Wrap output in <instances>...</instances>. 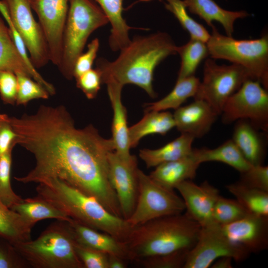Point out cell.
Returning a JSON list of instances; mask_svg holds the SVG:
<instances>
[{"label": "cell", "mask_w": 268, "mask_h": 268, "mask_svg": "<svg viewBox=\"0 0 268 268\" xmlns=\"http://www.w3.org/2000/svg\"><path fill=\"white\" fill-rule=\"evenodd\" d=\"M126 260L113 254H108V268H125L127 265Z\"/></svg>", "instance_id": "bcb514c9"}, {"label": "cell", "mask_w": 268, "mask_h": 268, "mask_svg": "<svg viewBox=\"0 0 268 268\" xmlns=\"http://www.w3.org/2000/svg\"><path fill=\"white\" fill-rule=\"evenodd\" d=\"M16 134L10 122V117L0 114V158L13 145H16Z\"/></svg>", "instance_id": "f6af8a7d"}, {"label": "cell", "mask_w": 268, "mask_h": 268, "mask_svg": "<svg viewBox=\"0 0 268 268\" xmlns=\"http://www.w3.org/2000/svg\"><path fill=\"white\" fill-rule=\"evenodd\" d=\"M189 11L197 15L207 25L212 27V22L220 23L224 28L226 35L232 36L235 21L249 15L245 10L229 11L223 9L213 0H184Z\"/></svg>", "instance_id": "7402d4cb"}, {"label": "cell", "mask_w": 268, "mask_h": 268, "mask_svg": "<svg viewBox=\"0 0 268 268\" xmlns=\"http://www.w3.org/2000/svg\"><path fill=\"white\" fill-rule=\"evenodd\" d=\"M6 4L11 20L22 38L35 68L50 61L47 41L39 24L35 19L29 0H1Z\"/></svg>", "instance_id": "7c38bea8"}, {"label": "cell", "mask_w": 268, "mask_h": 268, "mask_svg": "<svg viewBox=\"0 0 268 268\" xmlns=\"http://www.w3.org/2000/svg\"><path fill=\"white\" fill-rule=\"evenodd\" d=\"M38 196L51 202L77 222L126 242L132 227L109 212L98 200L56 178L38 183Z\"/></svg>", "instance_id": "3957f363"}, {"label": "cell", "mask_w": 268, "mask_h": 268, "mask_svg": "<svg viewBox=\"0 0 268 268\" xmlns=\"http://www.w3.org/2000/svg\"><path fill=\"white\" fill-rule=\"evenodd\" d=\"M250 79H254L241 66L219 65L214 60L207 59L204 64L203 79L194 99L204 100L220 115L228 99Z\"/></svg>", "instance_id": "9c48e42d"}, {"label": "cell", "mask_w": 268, "mask_h": 268, "mask_svg": "<svg viewBox=\"0 0 268 268\" xmlns=\"http://www.w3.org/2000/svg\"><path fill=\"white\" fill-rule=\"evenodd\" d=\"M138 196L134 212L127 221L133 227L152 219L182 213L185 210L182 198L173 190L155 182L138 168Z\"/></svg>", "instance_id": "ba28073f"}, {"label": "cell", "mask_w": 268, "mask_h": 268, "mask_svg": "<svg viewBox=\"0 0 268 268\" xmlns=\"http://www.w3.org/2000/svg\"><path fill=\"white\" fill-rule=\"evenodd\" d=\"M109 23L101 7L92 0H69L62 39L59 68L67 79L73 78V68L87 39L98 28Z\"/></svg>", "instance_id": "8992f818"}, {"label": "cell", "mask_w": 268, "mask_h": 268, "mask_svg": "<svg viewBox=\"0 0 268 268\" xmlns=\"http://www.w3.org/2000/svg\"><path fill=\"white\" fill-rule=\"evenodd\" d=\"M250 213L236 200H231L219 196L213 210L215 222L223 225L235 222Z\"/></svg>", "instance_id": "d590c367"}, {"label": "cell", "mask_w": 268, "mask_h": 268, "mask_svg": "<svg viewBox=\"0 0 268 268\" xmlns=\"http://www.w3.org/2000/svg\"><path fill=\"white\" fill-rule=\"evenodd\" d=\"M222 122L230 124L244 119L265 133L268 132V93L258 80L250 79L226 101Z\"/></svg>", "instance_id": "30bf717a"}, {"label": "cell", "mask_w": 268, "mask_h": 268, "mask_svg": "<svg viewBox=\"0 0 268 268\" xmlns=\"http://www.w3.org/2000/svg\"><path fill=\"white\" fill-rule=\"evenodd\" d=\"M195 138L185 134L165 145L154 149H140L139 156L147 168L155 167L163 163L177 160L190 154Z\"/></svg>", "instance_id": "cb8c5ba5"}, {"label": "cell", "mask_w": 268, "mask_h": 268, "mask_svg": "<svg viewBox=\"0 0 268 268\" xmlns=\"http://www.w3.org/2000/svg\"><path fill=\"white\" fill-rule=\"evenodd\" d=\"M108 176L116 194L122 217L127 220L132 214L138 196L137 161L120 156L115 151L108 155Z\"/></svg>", "instance_id": "4fadbf2b"}, {"label": "cell", "mask_w": 268, "mask_h": 268, "mask_svg": "<svg viewBox=\"0 0 268 268\" xmlns=\"http://www.w3.org/2000/svg\"><path fill=\"white\" fill-rule=\"evenodd\" d=\"M10 209L18 213L32 227L37 222L43 219L69 221L71 218L66 212L38 196L23 199L22 202Z\"/></svg>", "instance_id": "484cf974"}, {"label": "cell", "mask_w": 268, "mask_h": 268, "mask_svg": "<svg viewBox=\"0 0 268 268\" xmlns=\"http://www.w3.org/2000/svg\"><path fill=\"white\" fill-rule=\"evenodd\" d=\"M68 221L57 220L35 240L13 245L30 267L84 268L75 250Z\"/></svg>", "instance_id": "5b68a950"}, {"label": "cell", "mask_w": 268, "mask_h": 268, "mask_svg": "<svg viewBox=\"0 0 268 268\" xmlns=\"http://www.w3.org/2000/svg\"><path fill=\"white\" fill-rule=\"evenodd\" d=\"M32 10L38 17L45 35L50 61L59 66L63 34L69 6V0H29Z\"/></svg>", "instance_id": "5bb4252c"}, {"label": "cell", "mask_w": 268, "mask_h": 268, "mask_svg": "<svg viewBox=\"0 0 268 268\" xmlns=\"http://www.w3.org/2000/svg\"><path fill=\"white\" fill-rule=\"evenodd\" d=\"M190 250L183 249L169 254L149 257L136 263L145 268H183Z\"/></svg>", "instance_id": "74e56055"}, {"label": "cell", "mask_w": 268, "mask_h": 268, "mask_svg": "<svg viewBox=\"0 0 268 268\" xmlns=\"http://www.w3.org/2000/svg\"><path fill=\"white\" fill-rule=\"evenodd\" d=\"M239 182L247 187L268 192V166H252L241 173Z\"/></svg>", "instance_id": "ab89813d"}, {"label": "cell", "mask_w": 268, "mask_h": 268, "mask_svg": "<svg viewBox=\"0 0 268 268\" xmlns=\"http://www.w3.org/2000/svg\"><path fill=\"white\" fill-rule=\"evenodd\" d=\"M226 188L250 213L268 216V192L247 187L240 182L227 185Z\"/></svg>", "instance_id": "4dcf8cb0"}, {"label": "cell", "mask_w": 268, "mask_h": 268, "mask_svg": "<svg viewBox=\"0 0 268 268\" xmlns=\"http://www.w3.org/2000/svg\"><path fill=\"white\" fill-rule=\"evenodd\" d=\"M98 3L111 25L109 45L111 50L120 51L130 43V26L123 16L124 0H92Z\"/></svg>", "instance_id": "603a6c76"}, {"label": "cell", "mask_w": 268, "mask_h": 268, "mask_svg": "<svg viewBox=\"0 0 268 268\" xmlns=\"http://www.w3.org/2000/svg\"><path fill=\"white\" fill-rule=\"evenodd\" d=\"M232 259L228 257H223L215 260L211 265L213 268H232Z\"/></svg>", "instance_id": "7dc6e473"}, {"label": "cell", "mask_w": 268, "mask_h": 268, "mask_svg": "<svg viewBox=\"0 0 268 268\" xmlns=\"http://www.w3.org/2000/svg\"><path fill=\"white\" fill-rule=\"evenodd\" d=\"M185 203L186 213L201 227L219 225L214 220L213 210L219 197L218 190L207 181L198 185L186 180L175 188Z\"/></svg>", "instance_id": "9a60e30c"}, {"label": "cell", "mask_w": 268, "mask_h": 268, "mask_svg": "<svg viewBox=\"0 0 268 268\" xmlns=\"http://www.w3.org/2000/svg\"><path fill=\"white\" fill-rule=\"evenodd\" d=\"M194 151L201 163L220 162L233 167L240 173L246 171L252 166L245 158L232 139L214 148H194Z\"/></svg>", "instance_id": "4316f807"}, {"label": "cell", "mask_w": 268, "mask_h": 268, "mask_svg": "<svg viewBox=\"0 0 268 268\" xmlns=\"http://www.w3.org/2000/svg\"><path fill=\"white\" fill-rule=\"evenodd\" d=\"M10 122L16 144L31 152L36 162L33 169L16 180L39 183L58 178L122 217L108 176V155L115 151L111 138L102 137L91 125L77 128L62 105H41L34 114L10 117Z\"/></svg>", "instance_id": "6da1fadb"}, {"label": "cell", "mask_w": 268, "mask_h": 268, "mask_svg": "<svg viewBox=\"0 0 268 268\" xmlns=\"http://www.w3.org/2000/svg\"><path fill=\"white\" fill-rule=\"evenodd\" d=\"M9 70L32 75L11 38L9 29L0 16V71Z\"/></svg>", "instance_id": "f1b7e54d"}, {"label": "cell", "mask_w": 268, "mask_h": 268, "mask_svg": "<svg viewBox=\"0 0 268 268\" xmlns=\"http://www.w3.org/2000/svg\"><path fill=\"white\" fill-rule=\"evenodd\" d=\"M166 9L173 14L183 28L190 34L191 39L206 43L210 34L206 28L192 18L187 13L186 7L181 0H165Z\"/></svg>", "instance_id": "d6a6232c"}, {"label": "cell", "mask_w": 268, "mask_h": 268, "mask_svg": "<svg viewBox=\"0 0 268 268\" xmlns=\"http://www.w3.org/2000/svg\"><path fill=\"white\" fill-rule=\"evenodd\" d=\"M106 85L113 112L111 138L115 151L123 158L130 159L134 155L130 153L127 110L121 98L123 86L114 82L108 83Z\"/></svg>", "instance_id": "d6986e66"}, {"label": "cell", "mask_w": 268, "mask_h": 268, "mask_svg": "<svg viewBox=\"0 0 268 268\" xmlns=\"http://www.w3.org/2000/svg\"><path fill=\"white\" fill-rule=\"evenodd\" d=\"M15 146L12 145L0 158V200L10 208L23 201L14 193L11 186L12 151Z\"/></svg>", "instance_id": "e575fe53"}, {"label": "cell", "mask_w": 268, "mask_h": 268, "mask_svg": "<svg viewBox=\"0 0 268 268\" xmlns=\"http://www.w3.org/2000/svg\"><path fill=\"white\" fill-rule=\"evenodd\" d=\"M206 42L209 55L213 59H223L246 68L254 79L268 89V35L260 38L237 40L222 35L215 27Z\"/></svg>", "instance_id": "52a82bcc"}, {"label": "cell", "mask_w": 268, "mask_h": 268, "mask_svg": "<svg viewBox=\"0 0 268 268\" xmlns=\"http://www.w3.org/2000/svg\"><path fill=\"white\" fill-rule=\"evenodd\" d=\"M176 52L181 57L177 79L194 75L201 62L209 55L206 43L193 39L184 45L177 46Z\"/></svg>", "instance_id": "1f68e13d"}, {"label": "cell", "mask_w": 268, "mask_h": 268, "mask_svg": "<svg viewBox=\"0 0 268 268\" xmlns=\"http://www.w3.org/2000/svg\"><path fill=\"white\" fill-rule=\"evenodd\" d=\"M100 46L99 39H93L87 45V50L76 59L73 68V78L76 79L81 74L92 68Z\"/></svg>", "instance_id": "7bdbcfd3"}, {"label": "cell", "mask_w": 268, "mask_h": 268, "mask_svg": "<svg viewBox=\"0 0 268 268\" xmlns=\"http://www.w3.org/2000/svg\"><path fill=\"white\" fill-rule=\"evenodd\" d=\"M173 115L177 130L195 139L210 130L219 115L204 100L195 99L191 103L176 109Z\"/></svg>", "instance_id": "e0dca14e"}, {"label": "cell", "mask_w": 268, "mask_h": 268, "mask_svg": "<svg viewBox=\"0 0 268 268\" xmlns=\"http://www.w3.org/2000/svg\"><path fill=\"white\" fill-rule=\"evenodd\" d=\"M15 74L17 79V105H26L33 99L49 98L48 92L39 83L33 80L30 76L22 73Z\"/></svg>", "instance_id": "8d00e7d4"}, {"label": "cell", "mask_w": 268, "mask_h": 268, "mask_svg": "<svg viewBox=\"0 0 268 268\" xmlns=\"http://www.w3.org/2000/svg\"><path fill=\"white\" fill-rule=\"evenodd\" d=\"M220 226L228 239L250 253H259L268 247V216L249 214Z\"/></svg>", "instance_id": "2e32d148"}, {"label": "cell", "mask_w": 268, "mask_h": 268, "mask_svg": "<svg viewBox=\"0 0 268 268\" xmlns=\"http://www.w3.org/2000/svg\"><path fill=\"white\" fill-rule=\"evenodd\" d=\"M32 228L0 200V235L14 245L30 240Z\"/></svg>", "instance_id": "f546056e"}, {"label": "cell", "mask_w": 268, "mask_h": 268, "mask_svg": "<svg viewBox=\"0 0 268 268\" xmlns=\"http://www.w3.org/2000/svg\"><path fill=\"white\" fill-rule=\"evenodd\" d=\"M200 82L195 75L177 79L173 89L166 96L157 101L146 104L145 112L175 110L188 98L195 97Z\"/></svg>", "instance_id": "83f0119b"}, {"label": "cell", "mask_w": 268, "mask_h": 268, "mask_svg": "<svg viewBox=\"0 0 268 268\" xmlns=\"http://www.w3.org/2000/svg\"><path fill=\"white\" fill-rule=\"evenodd\" d=\"M201 164L193 148L185 157L157 166L149 176L161 186L174 190L182 182L195 178Z\"/></svg>", "instance_id": "ac0fdd59"}, {"label": "cell", "mask_w": 268, "mask_h": 268, "mask_svg": "<svg viewBox=\"0 0 268 268\" xmlns=\"http://www.w3.org/2000/svg\"><path fill=\"white\" fill-rule=\"evenodd\" d=\"M259 130L247 120L235 122L232 140L252 166L262 165L266 144Z\"/></svg>", "instance_id": "44dd1931"}, {"label": "cell", "mask_w": 268, "mask_h": 268, "mask_svg": "<svg viewBox=\"0 0 268 268\" xmlns=\"http://www.w3.org/2000/svg\"><path fill=\"white\" fill-rule=\"evenodd\" d=\"M177 46L169 34L157 32L136 36L120 51L115 60L100 58L96 63L102 83L114 82L123 86L134 84L152 98L157 94L153 87L156 67L169 56L177 54Z\"/></svg>", "instance_id": "7a4b0ae2"}, {"label": "cell", "mask_w": 268, "mask_h": 268, "mask_svg": "<svg viewBox=\"0 0 268 268\" xmlns=\"http://www.w3.org/2000/svg\"><path fill=\"white\" fill-rule=\"evenodd\" d=\"M250 254L228 239L220 225L201 227L198 240L189 251L183 268H207L223 257L240 262Z\"/></svg>", "instance_id": "8fae6325"}, {"label": "cell", "mask_w": 268, "mask_h": 268, "mask_svg": "<svg viewBox=\"0 0 268 268\" xmlns=\"http://www.w3.org/2000/svg\"><path fill=\"white\" fill-rule=\"evenodd\" d=\"M30 267L15 247L0 235V268H26Z\"/></svg>", "instance_id": "f35d334b"}, {"label": "cell", "mask_w": 268, "mask_h": 268, "mask_svg": "<svg viewBox=\"0 0 268 268\" xmlns=\"http://www.w3.org/2000/svg\"><path fill=\"white\" fill-rule=\"evenodd\" d=\"M17 79L15 73L9 70L0 71V96L8 104L16 103Z\"/></svg>", "instance_id": "ee69618b"}, {"label": "cell", "mask_w": 268, "mask_h": 268, "mask_svg": "<svg viewBox=\"0 0 268 268\" xmlns=\"http://www.w3.org/2000/svg\"><path fill=\"white\" fill-rule=\"evenodd\" d=\"M76 86L89 99L95 98L102 84L101 74L98 69L91 68L75 79Z\"/></svg>", "instance_id": "b9f144b4"}, {"label": "cell", "mask_w": 268, "mask_h": 268, "mask_svg": "<svg viewBox=\"0 0 268 268\" xmlns=\"http://www.w3.org/2000/svg\"><path fill=\"white\" fill-rule=\"evenodd\" d=\"M174 127L173 115L169 112H145L139 121L129 128L131 148L135 147L145 136L152 134L164 135Z\"/></svg>", "instance_id": "d4e9b609"}, {"label": "cell", "mask_w": 268, "mask_h": 268, "mask_svg": "<svg viewBox=\"0 0 268 268\" xmlns=\"http://www.w3.org/2000/svg\"><path fill=\"white\" fill-rule=\"evenodd\" d=\"M201 229L186 213L157 218L133 227L126 241L129 260L136 262L149 257L190 250Z\"/></svg>", "instance_id": "277c9868"}, {"label": "cell", "mask_w": 268, "mask_h": 268, "mask_svg": "<svg viewBox=\"0 0 268 268\" xmlns=\"http://www.w3.org/2000/svg\"><path fill=\"white\" fill-rule=\"evenodd\" d=\"M75 250L84 268H108L107 254L83 246L76 242Z\"/></svg>", "instance_id": "60d3db41"}, {"label": "cell", "mask_w": 268, "mask_h": 268, "mask_svg": "<svg viewBox=\"0 0 268 268\" xmlns=\"http://www.w3.org/2000/svg\"><path fill=\"white\" fill-rule=\"evenodd\" d=\"M68 223L75 242L83 246L113 254L129 260V252L126 242L112 236L84 225L70 218Z\"/></svg>", "instance_id": "ffe728a7"}, {"label": "cell", "mask_w": 268, "mask_h": 268, "mask_svg": "<svg viewBox=\"0 0 268 268\" xmlns=\"http://www.w3.org/2000/svg\"><path fill=\"white\" fill-rule=\"evenodd\" d=\"M0 12L6 21L10 35L15 46L30 69L32 78L44 87L50 95L55 94L56 90L54 85L45 80L37 71L32 64L30 58L27 55V49L24 41L11 20L6 4L1 0H0Z\"/></svg>", "instance_id": "836d02e7"}]
</instances>
